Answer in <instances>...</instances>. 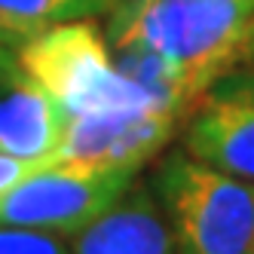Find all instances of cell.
Wrapping results in <instances>:
<instances>
[{
	"mask_svg": "<svg viewBox=\"0 0 254 254\" xmlns=\"http://www.w3.org/2000/svg\"><path fill=\"white\" fill-rule=\"evenodd\" d=\"M107 43L117 64L153 98L190 117L254 49V0H120Z\"/></svg>",
	"mask_w": 254,
	"mask_h": 254,
	"instance_id": "6da1fadb",
	"label": "cell"
},
{
	"mask_svg": "<svg viewBox=\"0 0 254 254\" xmlns=\"http://www.w3.org/2000/svg\"><path fill=\"white\" fill-rule=\"evenodd\" d=\"M15 59L25 74L52 95L64 120H107L138 111H172L117 64L107 34L92 19L64 22L37 34L15 49Z\"/></svg>",
	"mask_w": 254,
	"mask_h": 254,
	"instance_id": "7a4b0ae2",
	"label": "cell"
},
{
	"mask_svg": "<svg viewBox=\"0 0 254 254\" xmlns=\"http://www.w3.org/2000/svg\"><path fill=\"white\" fill-rule=\"evenodd\" d=\"M175 254H254V181L187 150H169L150 175Z\"/></svg>",
	"mask_w": 254,
	"mask_h": 254,
	"instance_id": "3957f363",
	"label": "cell"
},
{
	"mask_svg": "<svg viewBox=\"0 0 254 254\" xmlns=\"http://www.w3.org/2000/svg\"><path fill=\"white\" fill-rule=\"evenodd\" d=\"M138 181L129 166L52 162L0 196V224L77 236Z\"/></svg>",
	"mask_w": 254,
	"mask_h": 254,
	"instance_id": "277c9868",
	"label": "cell"
},
{
	"mask_svg": "<svg viewBox=\"0 0 254 254\" xmlns=\"http://www.w3.org/2000/svg\"><path fill=\"white\" fill-rule=\"evenodd\" d=\"M181 117L172 111H138L107 120H64L56 162L141 169L169 147Z\"/></svg>",
	"mask_w": 254,
	"mask_h": 254,
	"instance_id": "5b68a950",
	"label": "cell"
},
{
	"mask_svg": "<svg viewBox=\"0 0 254 254\" xmlns=\"http://www.w3.org/2000/svg\"><path fill=\"white\" fill-rule=\"evenodd\" d=\"M62 135V107L22 70L15 49L0 46V153L56 162Z\"/></svg>",
	"mask_w": 254,
	"mask_h": 254,
	"instance_id": "8992f818",
	"label": "cell"
},
{
	"mask_svg": "<svg viewBox=\"0 0 254 254\" xmlns=\"http://www.w3.org/2000/svg\"><path fill=\"white\" fill-rule=\"evenodd\" d=\"M184 150L227 175L254 181V98L205 92L184 126Z\"/></svg>",
	"mask_w": 254,
	"mask_h": 254,
	"instance_id": "52a82bcc",
	"label": "cell"
},
{
	"mask_svg": "<svg viewBox=\"0 0 254 254\" xmlns=\"http://www.w3.org/2000/svg\"><path fill=\"white\" fill-rule=\"evenodd\" d=\"M70 254H175L153 190L135 181L101 217L74 236Z\"/></svg>",
	"mask_w": 254,
	"mask_h": 254,
	"instance_id": "ba28073f",
	"label": "cell"
},
{
	"mask_svg": "<svg viewBox=\"0 0 254 254\" xmlns=\"http://www.w3.org/2000/svg\"><path fill=\"white\" fill-rule=\"evenodd\" d=\"M120 0H0V46L19 49L37 34L111 12Z\"/></svg>",
	"mask_w": 254,
	"mask_h": 254,
	"instance_id": "9c48e42d",
	"label": "cell"
},
{
	"mask_svg": "<svg viewBox=\"0 0 254 254\" xmlns=\"http://www.w3.org/2000/svg\"><path fill=\"white\" fill-rule=\"evenodd\" d=\"M0 254H70V248L59 233L0 224Z\"/></svg>",
	"mask_w": 254,
	"mask_h": 254,
	"instance_id": "30bf717a",
	"label": "cell"
},
{
	"mask_svg": "<svg viewBox=\"0 0 254 254\" xmlns=\"http://www.w3.org/2000/svg\"><path fill=\"white\" fill-rule=\"evenodd\" d=\"M52 166L49 159H19V156H6V153H0V196H3L9 187H15L19 181H25L28 175L34 172H40Z\"/></svg>",
	"mask_w": 254,
	"mask_h": 254,
	"instance_id": "8fae6325",
	"label": "cell"
},
{
	"mask_svg": "<svg viewBox=\"0 0 254 254\" xmlns=\"http://www.w3.org/2000/svg\"><path fill=\"white\" fill-rule=\"evenodd\" d=\"M208 92H217V95H242V98H254V59H248L245 64H239L227 74L221 83H214Z\"/></svg>",
	"mask_w": 254,
	"mask_h": 254,
	"instance_id": "7c38bea8",
	"label": "cell"
},
{
	"mask_svg": "<svg viewBox=\"0 0 254 254\" xmlns=\"http://www.w3.org/2000/svg\"><path fill=\"white\" fill-rule=\"evenodd\" d=\"M251 59H254V49H251Z\"/></svg>",
	"mask_w": 254,
	"mask_h": 254,
	"instance_id": "4fadbf2b",
	"label": "cell"
}]
</instances>
